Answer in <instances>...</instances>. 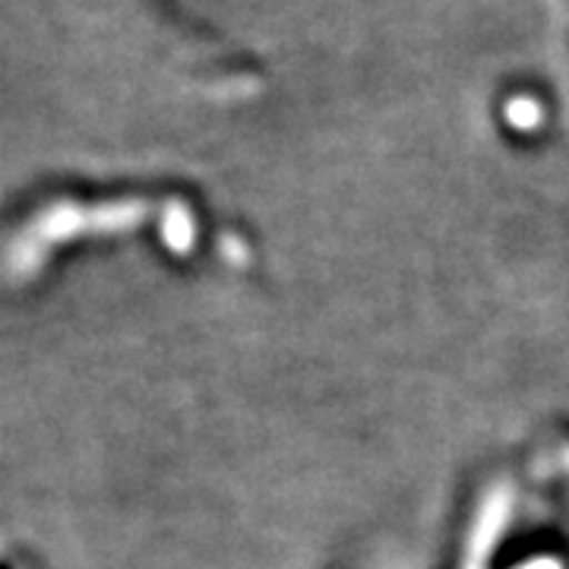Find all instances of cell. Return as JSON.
Masks as SVG:
<instances>
[{"label":"cell","instance_id":"7a4b0ae2","mask_svg":"<svg viewBox=\"0 0 569 569\" xmlns=\"http://www.w3.org/2000/svg\"><path fill=\"white\" fill-rule=\"evenodd\" d=\"M509 121L516 127H535L541 121V108L529 99H519V102H509Z\"/></svg>","mask_w":569,"mask_h":569},{"label":"cell","instance_id":"6da1fadb","mask_svg":"<svg viewBox=\"0 0 569 569\" xmlns=\"http://www.w3.org/2000/svg\"><path fill=\"white\" fill-rule=\"evenodd\" d=\"M512 500H516V493H512V488H509L507 481H500V485H493V488L488 490L485 503L478 507L475 526H471V531H468L462 569L490 567V557H493V550H497V541H500V535H503L509 526Z\"/></svg>","mask_w":569,"mask_h":569},{"label":"cell","instance_id":"3957f363","mask_svg":"<svg viewBox=\"0 0 569 569\" xmlns=\"http://www.w3.org/2000/svg\"><path fill=\"white\" fill-rule=\"evenodd\" d=\"M522 569H560V563L557 560H531Z\"/></svg>","mask_w":569,"mask_h":569}]
</instances>
